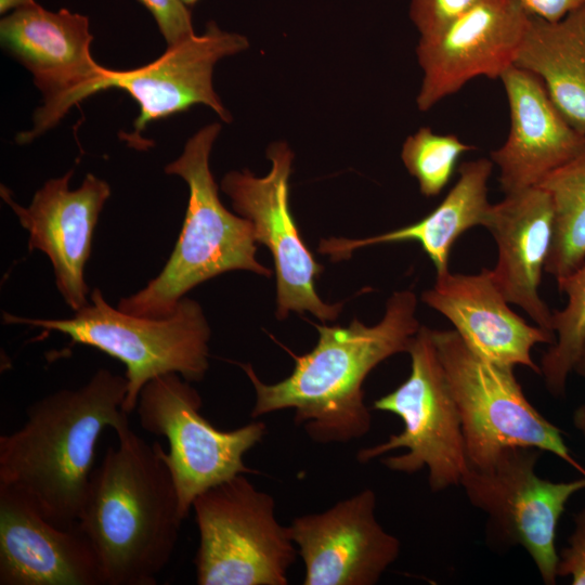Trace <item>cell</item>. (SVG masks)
<instances>
[{
    "label": "cell",
    "instance_id": "obj_20",
    "mask_svg": "<svg viewBox=\"0 0 585 585\" xmlns=\"http://www.w3.org/2000/svg\"><path fill=\"white\" fill-rule=\"evenodd\" d=\"M484 227L498 250L497 263L490 270L495 286L508 303L554 334L552 313L538 291L554 232L549 193L537 185L505 195L492 205Z\"/></svg>",
    "mask_w": 585,
    "mask_h": 585
},
{
    "label": "cell",
    "instance_id": "obj_27",
    "mask_svg": "<svg viewBox=\"0 0 585 585\" xmlns=\"http://www.w3.org/2000/svg\"><path fill=\"white\" fill-rule=\"evenodd\" d=\"M153 15L168 46L193 36L190 10L181 0H138Z\"/></svg>",
    "mask_w": 585,
    "mask_h": 585
},
{
    "label": "cell",
    "instance_id": "obj_17",
    "mask_svg": "<svg viewBox=\"0 0 585 585\" xmlns=\"http://www.w3.org/2000/svg\"><path fill=\"white\" fill-rule=\"evenodd\" d=\"M0 585H105L78 523L58 526L0 485Z\"/></svg>",
    "mask_w": 585,
    "mask_h": 585
},
{
    "label": "cell",
    "instance_id": "obj_28",
    "mask_svg": "<svg viewBox=\"0 0 585 585\" xmlns=\"http://www.w3.org/2000/svg\"><path fill=\"white\" fill-rule=\"evenodd\" d=\"M557 575L571 576L573 585H585V508L574 515V530L559 555Z\"/></svg>",
    "mask_w": 585,
    "mask_h": 585
},
{
    "label": "cell",
    "instance_id": "obj_21",
    "mask_svg": "<svg viewBox=\"0 0 585 585\" xmlns=\"http://www.w3.org/2000/svg\"><path fill=\"white\" fill-rule=\"evenodd\" d=\"M487 158L465 161L459 178L439 206L425 218L411 225L380 235L362 238L322 239L318 251L332 261L344 260L365 246L401 242H416L432 261L437 275L447 273L454 243L467 230L484 226L492 204L487 198V182L493 169Z\"/></svg>",
    "mask_w": 585,
    "mask_h": 585
},
{
    "label": "cell",
    "instance_id": "obj_15",
    "mask_svg": "<svg viewBox=\"0 0 585 585\" xmlns=\"http://www.w3.org/2000/svg\"><path fill=\"white\" fill-rule=\"evenodd\" d=\"M366 489L329 509L295 518L289 528L304 563L303 585H374L400 554L399 540L375 517Z\"/></svg>",
    "mask_w": 585,
    "mask_h": 585
},
{
    "label": "cell",
    "instance_id": "obj_14",
    "mask_svg": "<svg viewBox=\"0 0 585 585\" xmlns=\"http://www.w3.org/2000/svg\"><path fill=\"white\" fill-rule=\"evenodd\" d=\"M75 170L48 180L27 207L17 204L11 191L1 185V197L28 232L29 251L40 250L51 261L55 286L66 304L78 311L89 303L84 280L86 263L92 251L94 229L110 196L109 184L88 173L79 187L69 188Z\"/></svg>",
    "mask_w": 585,
    "mask_h": 585
},
{
    "label": "cell",
    "instance_id": "obj_6",
    "mask_svg": "<svg viewBox=\"0 0 585 585\" xmlns=\"http://www.w3.org/2000/svg\"><path fill=\"white\" fill-rule=\"evenodd\" d=\"M432 338L460 415L470 467L487 466L507 447L530 446L558 456L585 477L560 429L525 398L514 367L483 358L455 329H432Z\"/></svg>",
    "mask_w": 585,
    "mask_h": 585
},
{
    "label": "cell",
    "instance_id": "obj_30",
    "mask_svg": "<svg viewBox=\"0 0 585 585\" xmlns=\"http://www.w3.org/2000/svg\"><path fill=\"white\" fill-rule=\"evenodd\" d=\"M35 3V0H0V13L6 14L11 10L15 11Z\"/></svg>",
    "mask_w": 585,
    "mask_h": 585
},
{
    "label": "cell",
    "instance_id": "obj_26",
    "mask_svg": "<svg viewBox=\"0 0 585 585\" xmlns=\"http://www.w3.org/2000/svg\"><path fill=\"white\" fill-rule=\"evenodd\" d=\"M481 1L484 0H412L410 16L420 37L429 36Z\"/></svg>",
    "mask_w": 585,
    "mask_h": 585
},
{
    "label": "cell",
    "instance_id": "obj_5",
    "mask_svg": "<svg viewBox=\"0 0 585 585\" xmlns=\"http://www.w3.org/2000/svg\"><path fill=\"white\" fill-rule=\"evenodd\" d=\"M3 323L22 324L70 338V344L95 348L126 367L123 411L136 408L142 388L152 379L177 373L200 381L209 367L210 328L199 303L186 296L164 317L139 316L110 306L99 288L89 303L68 318H34L3 313Z\"/></svg>",
    "mask_w": 585,
    "mask_h": 585
},
{
    "label": "cell",
    "instance_id": "obj_18",
    "mask_svg": "<svg viewBox=\"0 0 585 585\" xmlns=\"http://www.w3.org/2000/svg\"><path fill=\"white\" fill-rule=\"evenodd\" d=\"M507 96L510 125L506 141L491 152L505 195L537 186L584 146L577 132L555 107L542 80L512 66L499 78Z\"/></svg>",
    "mask_w": 585,
    "mask_h": 585
},
{
    "label": "cell",
    "instance_id": "obj_8",
    "mask_svg": "<svg viewBox=\"0 0 585 585\" xmlns=\"http://www.w3.org/2000/svg\"><path fill=\"white\" fill-rule=\"evenodd\" d=\"M411 374L392 392L377 399L373 408L399 416L404 429L372 447L361 448L356 459L367 463L390 451L405 448L381 463L390 470L414 473L428 469L432 492L460 485L469 465L460 415L439 359L432 329L420 326L408 352Z\"/></svg>",
    "mask_w": 585,
    "mask_h": 585
},
{
    "label": "cell",
    "instance_id": "obj_24",
    "mask_svg": "<svg viewBox=\"0 0 585 585\" xmlns=\"http://www.w3.org/2000/svg\"><path fill=\"white\" fill-rule=\"evenodd\" d=\"M557 284L568 303L552 313L551 327L557 338L542 356L540 368L548 391L563 396L568 376L585 341V262Z\"/></svg>",
    "mask_w": 585,
    "mask_h": 585
},
{
    "label": "cell",
    "instance_id": "obj_31",
    "mask_svg": "<svg viewBox=\"0 0 585 585\" xmlns=\"http://www.w3.org/2000/svg\"><path fill=\"white\" fill-rule=\"evenodd\" d=\"M575 428L585 437V404L578 406L573 414Z\"/></svg>",
    "mask_w": 585,
    "mask_h": 585
},
{
    "label": "cell",
    "instance_id": "obj_25",
    "mask_svg": "<svg viewBox=\"0 0 585 585\" xmlns=\"http://www.w3.org/2000/svg\"><path fill=\"white\" fill-rule=\"evenodd\" d=\"M474 146L455 134L435 133L421 127L403 143L401 158L426 197L438 196L452 179L457 161Z\"/></svg>",
    "mask_w": 585,
    "mask_h": 585
},
{
    "label": "cell",
    "instance_id": "obj_4",
    "mask_svg": "<svg viewBox=\"0 0 585 585\" xmlns=\"http://www.w3.org/2000/svg\"><path fill=\"white\" fill-rule=\"evenodd\" d=\"M221 131L210 123L192 135L182 154L165 172L188 186V205L182 230L160 273L139 291L121 298L118 309L148 317L170 315L192 288L222 273L245 270L270 276L258 262L252 223L230 212L221 203L210 171L209 156Z\"/></svg>",
    "mask_w": 585,
    "mask_h": 585
},
{
    "label": "cell",
    "instance_id": "obj_19",
    "mask_svg": "<svg viewBox=\"0 0 585 585\" xmlns=\"http://www.w3.org/2000/svg\"><path fill=\"white\" fill-rule=\"evenodd\" d=\"M421 300L445 316L463 340L483 358L506 366L522 365L541 375L531 350L554 343V334L529 325L508 307L495 286L490 269L478 274L437 275Z\"/></svg>",
    "mask_w": 585,
    "mask_h": 585
},
{
    "label": "cell",
    "instance_id": "obj_3",
    "mask_svg": "<svg viewBox=\"0 0 585 585\" xmlns=\"http://www.w3.org/2000/svg\"><path fill=\"white\" fill-rule=\"evenodd\" d=\"M93 469L78 525L99 558L105 585H155L174 551L184 520L158 442L129 425L116 431Z\"/></svg>",
    "mask_w": 585,
    "mask_h": 585
},
{
    "label": "cell",
    "instance_id": "obj_7",
    "mask_svg": "<svg viewBox=\"0 0 585 585\" xmlns=\"http://www.w3.org/2000/svg\"><path fill=\"white\" fill-rule=\"evenodd\" d=\"M194 566L199 585H286L297 548L275 516L274 498L243 473L197 496Z\"/></svg>",
    "mask_w": 585,
    "mask_h": 585
},
{
    "label": "cell",
    "instance_id": "obj_16",
    "mask_svg": "<svg viewBox=\"0 0 585 585\" xmlns=\"http://www.w3.org/2000/svg\"><path fill=\"white\" fill-rule=\"evenodd\" d=\"M248 47L245 36L222 30L214 22H209L203 34L168 46L165 53L150 64L128 70L105 68L100 91L118 88L136 101L140 113L133 122L135 134L150 122L195 104L208 106L223 121L230 122L232 115L213 89V68L221 58Z\"/></svg>",
    "mask_w": 585,
    "mask_h": 585
},
{
    "label": "cell",
    "instance_id": "obj_22",
    "mask_svg": "<svg viewBox=\"0 0 585 585\" xmlns=\"http://www.w3.org/2000/svg\"><path fill=\"white\" fill-rule=\"evenodd\" d=\"M515 66L536 75L562 117L585 135V6L554 23L531 16Z\"/></svg>",
    "mask_w": 585,
    "mask_h": 585
},
{
    "label": "cell",
    "instance_id": "obj_29",
    "mask_svg": "<svg viewBox=\"0 0 585 585\" xmlns=\"http://www.w3.org/2000/svg\"><path fill=\"white\" fill-rule=\"evenodd\" d=\"M525 12L547 22H558L585 6V0H518Z\"/></svg>",
    "mask_w": 585,
    "mask_h": 585
},
{
    "label": "cell",
    "instance_id": "obj_12",
    "mask_svg": "<svg viewBox=\"0 0 585 585\" xmlns=\"http://www.w3.org/2000/svg\"><path fill=\"white\" fill-rule=\"evenodd\" d=\"M266 156L271 169L264 177L249 170L230 171L221 190L234 210L253 226L257 243L271 252L276 275V317L310 312L321 321H334L342 303L328 304L317 295L315 278L323 271L304 244L289 206V177L294 154L284 142L272 143Z\"/></svg>",
    "mask_w": 585,
    "mask_h": 585
},
{
    "label": "cell",
    "instance_id": "obj_13",
    "mask_svg": "<svg viewBox=\"0 0 585 585\" xmlns=\"http://www.w3.org/2000/svg\"><path fill=\"white\" fill-rule=\"evenodd\" d=\"M530 17L518 0H484L435 34L420 37L418 109H430L473 78L499 79L515 66Z\"/></svg>",
    "mask_w": 585,
    "mask_h": 585
},
{
    "label": "cell",
    "instance_id": "obj_23",
    "mask_svg": "<svg viewBox=\"0 0 585 585\" xmlns=\"http://www.w3.org/2000/svg\"><path fill=\"white\" fill-rule=\"evenodd\" d=\"M538 186L554 206V232L545 272L559 281L585 262V144Z\"/></svg>",
    "mask_w": 585,
    "mask_h": 585
},
{
    "label": "cell",
    "instance_id": "obj_33",
    "mask_svg": "<svg viewBox=\"0 0 585 585\" xmlns=\"http://www.w3.org/2000/svg\"><path fill=\"white\" fill-rule=\"evenodd\" d=\"M186 6L194 5L198 0H181Z\"/></svg>",
    "mask_w": 585,
    "mask_h": 585
},
{
    "label": "cell",
    "instance_id": "obj_11",
    "mask_svg": "<svg viewBox=\"0 0 585 585\" xmlns=\"http://www.w3.org/2000/svg\"><path fill=\"white\" fill-rule=\"evenodd\" d=\"M87 16L67 9L46 10L37 2L0 22L2 48L26 67L44 98L34 127L18 133V144L31 142L54 127L76 103L100 92L105 68L91 55Z\"/></svg>",
    "mask_w": 585,
    "mask_h": 585
},
{
    "label": "cell",
    "instance_id": "obj_9",
    "mask_svg": "<svg viewBox=\"0 0 585 585\" xmlns=\"http://www.w3.org/2000/svg\"><path fill=\"white\" fill-rule=\"evenodd\" d=\"M202 398L191 382L177 373L150 380L141 390L136 412L141 427L165 437L169 452L160 447L185 519L197 496L240 473L251 472L244 455L266 432L263 421L222 431L202 414Z\"/></svg>",
    "mask_w": 585,
    "mask_h": 585
},
{
    "label": "cell",
    "instance_id": "obj_1",
    "mask_svg": "<svg viewBox=\"0 0 585 585\" xmlns=\"http://www.w3.org/2000/svg\"><path fill=\"white\" fill-rule=\"evenodd\" d=\"M416 307L415 294L401 290L388 299L376 325L356 318L344 327L315 325L316 346L292 354V373L273 385L262 382L250 364H240L256 392L251 417L294 408L295 422L316 443H347L365 435L372 416L363 382L382 361L408 352L420 327Z\"/></svg>",
    "mask_w": 585,
    "mask_h": 585
},
{
    "label": "cell",
    "instance_id": "obj_2",
    "mask_svg": "<svg viewBox=\"0 0 585 585\" xmlns=\"http://www.w3.org/2000/svg\"><path fill=\"white\" fill-rule=\"evenodd\" d=\"M126 394L125 376L100 368L83 386L34 402L24 424L0 437V485L48 521L77 524L100 435L106 427L116 432L129 425Z\"/></svg>",
    "mask_w": 585,
    "mask_h": 585
},
{
    "label": "cell",
    "instance_id": "obj_10",
    "mask_svg": "<svg viewBox=\"0 0 585 585\" xmlns=\"http://www.w3.org/2000/svg\"><path fill=\"white\" fill-rule=\"evenodd\" d=\"M542 452L507 447L485 467L469 466L460 485L471 505L489 516L490 538L523 547L543 582L554 585L559 562L557 525L569 499L585 489V477L569 482L540 478L535 466Z\"/></svg>",
    "mask_w": 585,
    "mask_h": 585
},
{
    "label": "cell",
    "instance_id": "obj_32",
    "mask_svg": "<svg viewBox=\"0 0 585 585\" xmlns=\"http://www.w3.org/2000/svg\"><path fill=\"white\" fill-rule=\"evenodd\" d=\"M573 370L585 378V341L576 359Z\"/></svg>",
    "mask_w": 585,
    "mask_h": 585
}]
</instances>
